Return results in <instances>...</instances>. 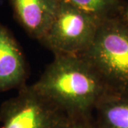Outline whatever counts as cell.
I'll list each match as a JSON object with an SVG mask.
<instances>
[{"mask_svg":"<svg viewBox=\"0 0 128 128\" xmlns=\"http://www.w3.org/2000/svg\"><path fill=\"white\" fill-rule=\"evenodd\" d=\"M32 86L70 119L92 118L98 102L109 92L81 55H54Z\"/></svg>","mask_w":128,"mask_h":128,"instance_id":"6da1fadb","label":"cell"},{"mask_svg":"<svg viewBox=\"0 0 128 128\" xmlns=\"http://www.w3.org/2000/svg\"><path fill=\"white\" fill-rule=\"evenodd\" d=\"M81 56L109 92L128 96V24L122 17L101 20L92 44Z\"/></svg>","mask_w":128,"mask_h":128,"instance_id":"7a4b0ae2","label":"cell"},{"mask_svg":"<svg viewBox=\"0 0 128 128\" xmlns=\"http://www.w3.org/2000/svg\"><path fill=\"white\" fill-rule=\"evenodd\" d=\"M71 119L32 85L0 105V128H69Z\"/></svg>","mask_w":128,"mask_h":128,"instance_id":"3957f363","label":"cell"},{"mask_svg":"<svg viewBox=\"0 0 128 128\" xmlns=\"http://www.w3.org/2000/svg\"><path fill=\"white\" fill-rule=\"evenodd\" d=\"M100 21L62 0L53 23L39 42L54 55H82L92 44Z\"/></svg>","mask_w":128,"mask_h":128,"instance_id":"277c9868","label":"cell"},{"mask_svg":"<svg viewBox=\"0 0 128 128\" xmlns=\"http://www.w3.org/2000/svg\"><path fill=\"white\" fill-rule=\"evenodd\" d=\"M28 67L13 33L0 22V93L26 85Z\"/></svg>","mask_w":128,"mask_h":128,"instance_id":"5b68a950","label":"cell"},{"mask_svg":"<svg viewBox=\"0 0 128 128\" xmlns=\"http://www.w3.org/2000/svg\"><path fill=\"white\" fill-rule=\"evenodd\" d=\"M62 0H8L13 16L28 35L40 41L53 23Z\"/></svg>","mask_w":128,"mask_h":128,"instance_id":"8992f818","label":"cell"},{"mask_svg":"<svg viewBox=\"0 0 128 128\" xmlns=\"http://www.w3.org/2000/svg\"><path fill=\"white\" fill-rule=\"evenodd\" d=\"M93 112L96 128H128V96L108 92Z\"/></svg>","mask_w":128,"mask_h":128,"instance_id":"52a82bcc","label":"cell"},{"mask_svg":"<svg viewBox=\"0 0 128 128\" xmlns=\"http://www.w3.org/2000/svg\"><path fill=\"white\" fill-rule=\"evenodd\" d=\"M100 20L122 17L127 2L124 0H66Z\"/></svg>","mask_w":128,"mask_h":128,"instance_id":"ba28073f","label":"cell"},{"mask_svg":"<svg viewBox=\"0 0 128 128\" xmlns=\"http://www.w3.org/2000/svg\"><path fill=\"white\" fill-rule=\"evenodd\" d=\"M69 128H96L93 116L92 118L71 119V123Z\"/></svg>","mask_w":128,"mask_h":128,"instance_id":"9c48e42d","label":"cell"},{"mask_svg":"<svg viewBox=\"0 0 128 128\" xmlns=\"http://www.w3.org/2000/svg\"><path fill=\"white\" fill-rule=\"evenodd\" d=\"M122 18L128 24V3H127V5H126V7H125V9H124V12Z\"/></svg>","mask_w":128,"mask_h":128,"instance_id":"30bf717a","label":"cell"}]
</instances>
